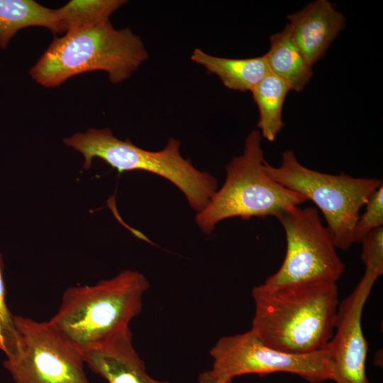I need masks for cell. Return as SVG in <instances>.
<instances>
[{"label":"cell","instance_id":"1","mask_svg":"<svg viewBox=\"0 0 383 383\" xmlns=\"http://www.w3.org/2000/svg\"><path fill=\"white\" fill-rule=\"evenodd\" d=\"M250 331L282 352L305 354L325 348L333 336L339 305L336 283L316 282L252 290Z\"/></svg>","mask_w":383,"mask_h":383},{"label":"cell","instance_id":"2","mask_svg":"<svg viewBox=\"0 0 383 383\" xmlns=\"http://www.w3.org/2000/svg\"><path fill=\"white\" fill-rule=\"evenodd\" d=\"M140 37L130 28L116 29L110 21L55 38L29 74L54 88L84 72H106L110 82L128 79L148 59Z\"/></svg>","mask_w":383,"mask_h":383},{"label":"cell","instance_id":"3","mask_svg":"<svg viewBox=\"0 0 383 383\" xmlns=\"http://www.w3.org/2000/svg\"><path fill=\"white\" fill-rule=\"evenodd\" d=\"M149 286L143 274L126 270L94 285L68 287L49 321L82 352L128 327Z\"/></svg>","mask_w":383,"mask_h":383},{"label":"cell","instance_id":"4","mask_svg":"<svg viewBox=\"0 0 383 383\" xmlns=\"http://www.w3.org/2000/svg\"><path fill=\"white\" fill-rule=\"evenodd\" d=\"M261 141L260 131H252L245 139L243 153L226 165L223 184L196 213L195 220L203 233H211L218 222L229 218H277L307 201L301 194L283 187L265 173Z\"/></svg>","mask_w":383,"mask_h":383},{"label":"cell","instance_id":"5","mask_svg":"<svg viewBox=\"0 0 383 383\" xmlns=\"http://www.w3.org/2000/svg\"><path fill=\"white\" fill-rule=\"evenodd\" d=\"M63 143L82 155L84 170L91 167L94 158H99L118 172L143 170L164 177L182 192L196 213L217 190V181L213 176L197 170L182 157L177 139L170 138L161 150L150 151L129 139L117 138L108 128H91L64 138Z\"/></svg>","mask_w":383,"mask_h":383},{"label":"cell","instance_id":"6","mask_svg":"<svg viewBox=\"0 0 383 383\" xmlns=\"http://www.w3.org/2000/svg\"><path fill=\"white\" fill-rule=\"evenodd\" d=\"M263 169L274 181L313 202L324 216L336 248L345 250L354 243L353 231L360 209L383 185L379 179L311 170L299 162L292 150L283 152L279 167L265 161Z\"/></svg>","mask_w":383,"mask_h":383},{"label":"cell","instance_id":"7","mask_svg":"<svg viewBox=\"0 0 383 383\" xmlns=\"http://www.w3.org/2000/svg\"><path fill=\"white\" fill-rule=\"evenodd\" d=\"M212 367L200 374L199 383H231L248 374L289 372L311 383L331 380L327 348L305 354L279 351L262 343L250 330L221 337L210 350Z\"/></svg>","mask_w":383,"mask_h":383},{"label":"cell","instance_id":"8","mask_svg":"<svg viewBox=\"0 0 383 383\" xmlns=\"http://www.w3.org/2000/svg\"><path fill=\"white\" fill-rule=\"evenodd\" d=\"M276 218L285 232L287 250L280 267L264 283L272 287L336 283L345 265L317 209L295 206Z\"/></svg>","mask_w":383,"mask_h":383},{"label":"cell","instance_id":"9","mask_svg":"<svg viewBox=\"0 0 383 383\" xmlns=\"http://www.w3.org/2000/svg\"><path fill=\"white\" fill-rule=\"evenodd\" d=\"M20 352L3 365L15 383H91L81 350L50 321L14 315Z\"/></svg>","mask_w":383,"mask_h":383},{"label":"cell","instance_id":"10","mask_svg":"<svg viewBox=\"0 0 383 383\" xmlns=\"http://www.w3.org/2000/svg\"><path fill=\"white\" fill-rule=\"evenodd\" d=\"M379 276L365 272L353 291L339 303L333 336L326 348L335 383H370L366 374L368 344L362 327L363 309Z\"/></svg>","mask_w":383,"mask_h":383},{"label":"cell","instance_id":"11","mask_svg":"<svg viewBox=\"0 0 383 383\" xmlns=\"http://www.w3.org/2000/svg\"><path fill=\"white\" fill-rule=\"evenodd\" d=\"M128 327L82 351L85 364L108 383H170L152 378L133 345Z\"/></svg>","mask_w":383,"mask_h":383},{"label":"cell","instance_id":"12","mask_svg":"<svg viewBox=\"0 0 383 383\" xmlns=\"http://www.w3.org/2000/svg\"><path fill=\"white\" fill-rule=\"evenodd\" d=\"M287 26L294 42L309 64L321 59L340 32L345 18L328 0H316L287 15Z\"/></svg>","mask_w":383,"mask_h":383},{"label":"cell","instance_id":"13","mask_svg":"<svg viewBox=\"0 0 383 383\" xmlns=\"http://www.w3.org/2000/svg\"><path fill=\"white\" fill-rule=\"evenodd\" d=\"M191 60L204 67L208 73L216 75L225 87L235 91H251L270 73L265 55L234 59L211 55L196 48Z\"/></svg>","mask_w":383,"mask_h":383},{"label":"cell","instance_id":"14","mask_svg":"<svg viewBox=\"0 0 383 383\" xmlns=\"http://www.w3.org/2000/svg\"><path fill=\"white\" fill-rule=\"evenodd\" d=\"M272 74L284 80L291 90L301 91L313 77L312 66L294 42L288 26L270 37L265 54Z\"/></svg>","mask_w":383,"mask_h":383},{"label":"cell","instance_id":"15","mask_svg":"<svg viewBox=\"0 0 383 383\" xmlns=\"http://www.w3.org/2000/svg\"><path fill=\"white\" fill-rule=\"evenodd\" d=\"M30 26L62 33L55 9L33 0H0V48L6 49L18 31Z\"/></svg>","mask_w":383,"mask_h":383},{"label":"cell","instance_id":"16","mask_svg":"<svg viewBox=\"0 0 383 383\" xmlns=\"http://www.w3.org/2000/svg\"><path fill=\"white\" fill-rule=\"evenodd\" d=\"M290 90L284 80L270 72L251 91L259 111V131L270 142L275 140L284 126L282 109Z\"/></svg>","mask_w":383,"mask_h":383},{"label":"cell","instance_id":"17","mask_svg":"<svg viewBox=\"0 0 383 383\" xmlns=\"http://www.w3.org/2000/svg\"><path fill=\"white\" fill-rule=\"evenodd\" d=\"M127 1L71 0L56 9L62 33L94 26L109 21V17Z\"/></svg>","mask_w":383,"mask_h":383},{"label":"cell","instance_id":"18","mask_svg":"<svg viewBox=\"0 0 383 383\" xmlns=\"http://www.w3.org/2000/svg\"><path fill=\"white\" fill-rule=\"evenodd\" d=\"M4 261L0 252V350L6 358H13L20 352V338L13 315L6 301V286L4 279Z\"/></svg>","mask_w":383,"mask_h":383},{"label":"cell","instance_id":"19","mask_svg":"<svg viewBox=\"0 0 383 383\" xmlns=\"http://www.w3.org/2000/svg\"><path fill=\"white\" fill-rule=\"evenodd\" d=\"M365 206V211L354 228V243H360L370 232L383 227V185L371 194Z\"/></svg>","mask_w":383,"mask_h":383},{"label":"cell","instance_id":"20","mask_svg":"<svg viewBox=\"0 0 383 383\" xmlns=\"http://www.w3.org/2000/svg\"><path fill=\"white\" fill-rule=\"evenodd\" d=\"M361 259L370 270L379 277L383 273V227L373 230L360 241Z\"/></svg>","mask_w":383,"mask_h":383}]
</instances>
